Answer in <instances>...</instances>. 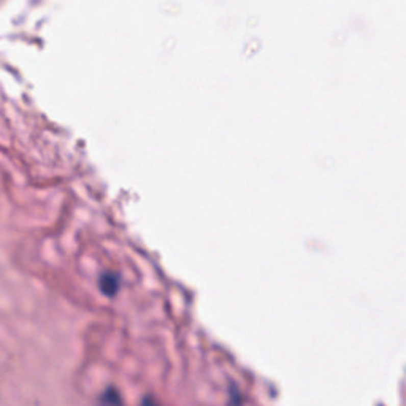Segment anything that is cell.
<instances>
[{"label":"cell","instance_id":"obj_1","mask_svg":"<svg viewBox=\"0 0 406 406\" xmlns=\"http://www.w3.org/2000/svg\"><path fill=\"white\" fill-rule=\"evenodd\" d=\"M100 287H102V291L108 295L116 294V291H118V278H116L114 274H105L100 281Z\"/></svg>","mask_w":406,"mask_h":406},{"label":"cell","instance_id":"obj_2","mask_svg":"<svg viewBox=\"0 0 406 406\" xmlns=\"http://www.w3.org/2000/svg\"><path fill=\"white\" fill-rule=\"evenodd\" d=\"M102 406H122V401L118 395V392L114 390H108L102 397Z\"/></svg>","mask_w":406,"mask_h":406},{"label":"cell","instance_id":"obj_3","mask_svg":"<svg viewBox=\"0 0 406 406\" xmlns=\"http://www.w3.org/2000/svg\"><path fill=\"white\" fill-rule=\"evenodd\" d=\"M144 406H157V404L154 401H146V403H144Z\"/></svg>","mask_w":406,"mask_h":406}]
</instances>
